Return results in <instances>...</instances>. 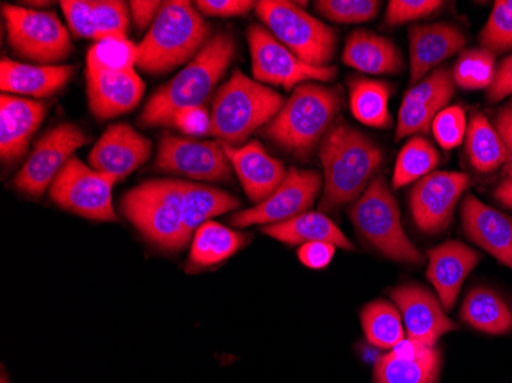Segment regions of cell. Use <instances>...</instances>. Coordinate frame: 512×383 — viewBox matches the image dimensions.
Here are the masks:
<instances>
[{
  "label": "cell",
  "instance_id": "obj_26",
  "mask_svg": "<svg viewBox=\"0 0 512 383\" xmlns=\"http://www.w3.org/2000/svg\"><path fill=\"white\" fill-rule=\"evenodd\" d=\"M74 68L68 65H25L2 57L0 89L2 94L51 97L73 77Z\"/></svg>",
  "mask_w": 512,
  "mask_h": 383
},
{
  "label": "cell",
  "instance_id": "obj_12",
  "mask_svg": "<svg viewBox=\"0 0 512 383\" xmlns=\"http://www.w3.org/2000/svg\"><path fill=\"white\" fill-rule=\"evenodd\" d=\"M86 141L85 132L73 123H62L46 132L14 178L17 189L30 197L45 194L74 152L86 145Z\"/></svg>",
  "mask_w": 512,
  "mask_h": 383
},
{
  "label": "cell",
  "instance_id": "obj_21",
  "mask_svg": "<svg viewBox=\"0 0 512 383\" xmlns=\"http://www.w3.org/2000/svg\"><path fill=\"white\" fill-rule=\"evenodd\" d=\"M223 148L243 184L244 192L255 204L267 200L286 178L284 164L270 157L260 141H249L240 148L229 145H223Z\"/></svg>",
  "mask_w": 512,
  "mask_h": 383
},
{
  "label": "cell",
  "instance_id": "obj_4",
  "mask_svg": "<svg viewBox=\"0 0 512 383\" xmlns=\"http://www.w3.org/2000/svg\"><path fill=\"white\" fill-rule=\"evenodd\" d=\"M209 42V25L186 0L165 2L142 43L137 66L149 74H165L191 62Z\"/></svg>",
  "mask_w": 512,
  "mask_h": 383
},
{
  "label": "cell",
  "instance_id": "obj_11",
  "mask_svg": "<svg viewBox=\"0 0 512 383\" xmlns=\"http://www.w3.org/2000/svg\"><path fill=\"white\" fill-rule=\"evenodd\" d=\"M247 40L252 57V74L258 82L293 89L307 80L329 82L335 79V66L318 68L307 65L261 25H252L249 28Z\"/></svg>",
  "mask_w": 512,
  "mask_h": 383
},
{
  "label": "cell",
  "instance_id": "obj_24",
  "mask_svg": "<svg viewBox=\"0 0 512 383\" xmlns=\"http://www.w3.org/2000/svg\"><path fill=\"white\" fill-rule=\"evenodd\" d=\"M428 258V279L434 285L442 307L451 310L459 298L463 282L479 264L480 255L459 241H448L430 250Z\"/></svg>",
  "mask_w": 512,
  "mask_h": 383
},
{
  "label": "cell",
  "instance_id": "obj_15",
  "mask_svg": "<svg viewBox=\"0 0 512 383\" xmlns=\"http://www.w3.org/2000/svg\"><path fill=\"white\" fill-rule=\"evenodd\" d=\"M471 180L462 172H433L417 181L410 194L416 226L425 233L447 229L454 210Z\"/></svg>",
  "mask_w": 512,
  "mask_h": 383
},
{
  "label": "cell",
  "instance_id": "obj_41",
  "mask_svg": "<svg viewBox=\"0 0 512 383\" xmlns=\"http://www.w3.org/2000/svg\"><path fill=\"white\" fill-rule=\"evenodd\" d=\"M431 129H433L434 138L442 146V149L450 151V149L457 148L467 134L465 111L460 106H448L434 118Z\"/></svg>",
  "mask_w": 512,
  "mask_h": 383
},
{
  "label": "cell",
  "instance_id": "obj_48",
  "mask_svg": "<svg viewBox=\"0 0 512 383\" xmlns=\"http://www.w3.org/2000/svg\"><path fill=\"white\" fill-rule=\"evenodd\" d=\"M512 95V54L508 59L503 60L502 65L496 71L493 85L488 88V100L491 103L500 102Z\"/></svg>",
  "mask_w": 512,
  "mask_h": 383
},
{
  "label": "cell",
  "instance_id": "obj_1",
  "mask_svg": "<svg viewBox=\"0 0 512 383\" xmlns=\"http://www.w3.org/2000/svg\"><path fill=\"white\" fill-rule=\"evenodd\" d=\"M235 56V40L229 33L209 39L203 50L180 73L157 89L143 108L140 123L145 126H172L184 108L204 106Z\"/></svg>",
  "mask_w": 512,
  "mask_h": 383
},
{
  "label": "cell",
  "instance_id": "obj_45",
  "mask_svg": "<svg viewBox=\"0 0 512 383\" xmlns=\"http://www.w3.org/2000/svg\"><path fill=\"white\" fill-rule=\"evenodd\" d=\"M195 5L204 16L235 17L249 13L256 4L250 0H198Z\"/></svg>",
  "mask_w": 512,
  "mask_h": 383
},
{
  "label": "cell",
  "instance_id": "obj_18",
  "mask_svg": "<svg viewBox=\"0 0 512 383\" xmlns=\"http://www.w3.org/2000/svg\"><path fill=\"white\" fill-rule=\"evenodd\" d=\"M391 299L402 311L408 339L434 347L445 333L456 330L439 301L421 285H401L391 292Z\"/></svg>",
  "mask_w": 512,
  "mask_h": 383
},
{
  "label": "cell",
  "instance_id": "obj_20",
  "mask_svg": "<svg viewBox=\"0 0 512 383\" xmlns=\"http://www.w3.org/2000/svg\"><path fill=\"white\" fill-rule=\"evenodd\" d=\"M45 103L2 94L0 99V157L7 164L25 157L31 137L46 117Z\"/></svg>",
  "mask_w": 512,
  "mask_h": 383
},
{
  "label": "cell",
  "instance_id": "obj_29",
  "mask_svg": "<svg viewBox=\"0 0 512 383\" xmlns=\"http://www.w3.org/2000/svg\"><path fill=\"white\" fill-rule=\"evenodd\" d=\"M247 236L223 224L207 221L195 232L189 252L188 270L209 269L234 256L246 243Z\"/></svg>",
  "mask_w": 512,
  "mask_h": 383
},
{
  "label": "cell",
  "instance_id": "obj_10",
  "mask_svg": "<svg viewBox=\"0 0 512 383\" xmlns=\"http://www.w3.org/2000/svg\"><path fill=\"white\" fill-rule=\"evenodd\" d=\"M117 180L94 171L73 157L65 164L50 187L57 206L92 221H117L112 204V187Z\"/></svg>",
  "mask_w": 512,
  "mask_h": 383
},
{
  "label": "cell",
  "instance_id": "obj_27",
  "mask_svg": "<svg viewBox=\"0 0 512 383\" xmlns=\"http://www.w3.org/2000/svg\"><path fill=\"white\" fill-rule=\"evenodd\" d=\"M342 62L365 74H396L404 68V59L390 40L362 30L348 36Z\"/></svg>",
  "mask_w": 512,
  "mask_h": 383
},
{
  "label": "cell",
  "instance_id": "obj_25",
  "mask_svg": "<svg viewBox=\"0 0 512 383\" xmlns=\"http://www.w3.org/2000/svg\"><path fill=\"white\" fill-rule=\"evenodd\" d=\"M463 45L462 31L448 23L410 28L411 83L422 82L434 66L459 53Z\"/></svg>",
  "mask_w": 512,
  "mask_h": 383
},
{
  "label": "cell",
  "instance_id": "obj_8",
  "mask_svg": "<svg viewBox=\"0 0 512 383\" xmlns=\"http://www.w3.org/2000/svg\"><path fill=\"white\" fill-rule=\"evenodd\" d=\"M358 232L393 261L421 264L422 255L405 235L398 201L384 178H375L350 209Z\"/></svg>",
  "mask_w": 512,
  "mask_h": 383
},
{
  "label": "cell",
  "instance_id": "obj_9",
  "mask_svg": "<svg viewBox=\"0 0 512 383\" xmlns=\"http://www.w3.org/2000/svg\"><path fill=\"white\" fill-rule=\"evenodd\" d=\"M8 43L17 56L39 63H56L73 53V43L54 13L5 4Z\"/></svg>",
  "mask_w": 512,
  "mask_h": 383
},
{
  "label": "cell",
  "instance_id": "obj_37",
  "mask_svg": "<svg viewBox=\"0 0 512 383\" xmlns=\"http://www.w3.org/2000/svg\"><path fill=\"white\" fill-rule=\"evenodd\" d=\"M138 46L126 37L100 40L91 46L86 68L99 71H129L137 66Z\"/></svg>",
  "mask_w": 512,
  "mask_h": 383
},
{
  "label": "cell",
  "instance_id": "obj_16",
  "mask_svg": "<svg viewBox=\"0 0 512 383\" xmlns=\"http://www.w3.org/2000/svg\"><path fill=\"white\" fill-rule=\"evenodd\" d=\"M454 79L447 68H439L405 94L399 109L396 140L430 131L434 118L453 99Z\"/></svg>",
  "mask_w": 512,
  "mask_h": 383
},
{
  "label": "cell",
  "instance_id": "obj_50",
  "mask_svg": "<svg viewBox=\"0 0 512 383\" xmlns=\"http://www.w3.org/2000/svg\"><path fill=\"white\" fill-rule=\"evenodd\" d=\"M494 197H496L500 203L512 209V178H508V180L503 181V183L497 187Z\"/></svg>",
  "mask_w": 512,
  "mask_h": 383
},
{
  "label": "cell",
  "instance_id": "obj_3",
  "mask_svg": "<svg viewBox=\"0 0 512 383\" xmlns=\"http://www.w3.org/2000/svg\"><path fill=\"white\" fill-rule=\"evenodd\" d=\"M342 100L339 86L302 83L293 89L292 97L264 128L263 134L292 154L309 155L330 131Z\"/></svg>",
  "mask_w": 512,
  "mask_h": 383
},
{
  "label": "cell",
  "instance_id": "obj_6",
  "mask_svg": "<svg viewBox=\"0 0 512 383\" xmlns=\"http://www.w3.org/2000/svg\"><path fill=\"white\" fill-rule=\"evenodd\" d=\"M278 92L234 71L217 94L211 111V134L223 145L240 148L250 135L269 125L283 108Z\"/></svg>",
  "mask_w": 512,
  "mask_h": 383
},
{
  "label": "cell",
  "instance_id": "obj_28",
  "mask_svg": "<svg viewBox=\"0 0 512 383\" xmlns=\"http://www.w3.org/2000/svg\"><path fill=\"white\" fill-rule=\"evenodd\" d=\"M263 233L289 246L322 241L344 250L353 249V244L348 241L347 236L322 212L301 213L284 223L263 227Z\"/></svg>",
  "mask_w": 512,
  "mask_h": 383
},
{
  "label": "cell",
  "instance_id": "obj_33",
  "mask_svg": "<svg viewBox=\"0 0 512 383\" xmlns=\"http://www.w3.org/2000/svg\"><path fill=\"white\" fill-rule=\"evenodd\" d=\"M467 154L474 169L490 174L506 163L502 138L483 114H474L467 129Z\"/></svg>",
  "mask_w": 512,
  "mask_h": 383
},
{
  "label": "cell",
  "instance_id": "obj_23",
  "mask_svg": "<svg viewBox=\"0 0 512 383\" xmlns=\"http://www.w3.org/2000/svg\"><path fill=\"white\" fill-rule=\"evenodd\" d=\"M439 370L434 347L407 338L376 364L375 383H436Z\"/></svg>",
  "mask_w": 512,
  "mask_h": 383
},
{
  "label": "cell",
  "instance_id": "obj_40",
  "mask_svg": "<svg viewBox=\"0 0 512 383\" xmlns=\"http://www.w3.org/2000/svg\"><path fill=\"white\" fill-rule=\"evenodd\" d=\"M315 8L332 22L364 23L378 16L381 4L375 0H319Z\"/></svg>",
  "mask_w": 512,
  "mask_h": 383
},
{
  "label": "cell",
  "instance_id": "obj_32",
  "mask_svg": "<svg viewBox=\"0 0 512 383\" xmlns=\"http://www.w3.org/2000/svg\"><path fill=\"white\" fill-rule=\"evenodd\" d=\"M350 86V109L359 122L371 128L385 129L390 126L388 112L390 86L385 82L370 79H356L348 82Z\"/></svg>",
  "mask_w": 512,
  "mask_h": 383
},
{
  "label": "cell",
  "instance_id": "obj_51",
  "mask_svg": "<svg viewBox=\"0 0 512 383\" xmlns=\"http://www.w3.org/2000/svg\"><path fill=\"white\" fill-rule=\"evenodd\" d=\"M0 383H8L7 376H5V374H2V382Z\"/></svg>",
  "mask_w": 512,
  "mask_h": 383
},
{
  "label": "cell",
  "instance_id": "obj_35",
  "mask_svg": "<svg viewBox=\"0 0 512 383\" xmlns=\"http://www.w3.org/2000/svg\"><path fill=\"white\" fill-rule=\"evenodd\" d=\"M437 163H439V155L430 141L422 137L411 138L396 160L393 174L394 189H401L413 181L427 177Z\"/></svg>",
  "mask_w": 512,
  "mask_h": 383
},
{
  "label": "cell",
  "instance_id": "obj_14",
  "mask_svg": "<svg viewBox=\"0 0 512 383\" xmlns=\"http://www.w3.org/2000/svg\"><path fill=\"white\" fill-rule=\"evenodd\" d=\"M155 167L161 172L203 181H226L232 175V163L220 141L192 138H163Z\"/></svg>",
  "mask_w": 512,
  "mask_h": 383
},
{
  "label": "cell",
  "instance_id": "obj_13",
  "mask_svg": "<svg viewBox=\"0 0 512 383\" xmlns=\"http://www.w3.org/2000/svg\"><path fill=\"white\" fill-rule=\"evenodd\" d=\"M322 189V177L316 171L290 167L283 183L263 203L235 213L230 224L235 227L272 226L306 213Z\"/></svg>",
  "mask_w": 512,
  "mask_h": 383
},
{
  "label": "cell",
  "instance_id": "obj_17",
  "mask_svg": "<svg viewBox=\"0 0 512 383\" xmlns=\"http://www.w3.org/2000/svg\"><path fill=\"white\" fill-rule=\"evenodd\" d=\"M151 151L152 145L148 138L131 126L120 123L109 126L103 132L89 154V166L119 181L142 166Z\"/></svg>",
  "mask_w": 512,
  "mask_h": 383
},
{
  "label": "cell",
  "instance_id": "obj_19",
  "mask_svg": "<svg viewBox=\"0 0 512 383\" xmlns=\"http://www.w3.org/2000/svg\"><path fill=\"white\" fill-rule=\"evenodd\" d=\"M89 109L100 120L117 117L132 111L142 100L145 83L129 71H99L86 68Z\"/></svg>",
  "mask_w": 512,
  "mask_h": 383
},
{
  "label": "cell",
  "instance_id": "obj_30",
  "mask_svg": "<svg viewBox=\"0 0 512 383\" xmlns=\"http://www.w3.org/2000/svg\"><path fill=\"white\" fill-rule=\"evenodd\" d=\"M460 318L482 333L506 334L512 330V310L493 290L477 287L468 293Z\"/></svg>",
  "mask_w": 512,
  "mask_h": 383
},
{
  "label": "cell",
  "instance_id": "obj_44",
  "mask_svg": "<svg viewBox=\"0 0 512 383\" xmlns=\"http://www.w3.org/2000/svg\"><path fill=\"white\" fill-rule=\"evenodd\" d=\"M172 126L180 129L184 134L195 135V137L211 134V112L207 111L206 106L181 109L175 115Z\"/></svg>",
  "mask_w": 512,
  "mask_h": 383
},
{
  "label": "cell",
  "instance_id": "obj_22",
  "mask_svg": "<svg viewBox=\"0 0 512 383\" xmlns=\"http://www.w3.org/2000/svg\"><path fill=\"white\" fill-rule=\"evenodd\" d=\"M463 232L512 270V218L470 195L462 206Z\"/></svg>",
  "mask_w": 512,
  "mask_h": 383
},
{
  "label": "cell",
  "instance_id": "obj_31",
  "mask_svg": "<svg viewBox=\"0 0 512 383\" xmlns=\"http://www.w3.org/2000/svg\"><path fill=\"white\" fill-rule=\"evenodd\" d=\"M238 207H240V200L224 190L203 186V184L186 183L184 226L191 238L204 223L211 221V218L232 212Z\"/></svg>",
  "mask_w": 512,
  "mask_h": 383
},
{
  "label": "cell",
  "instance_id": "obj_2",
  "mask_svg": "<svg viewBox=\"0 0 512 383\" xmlns=\"http://www.w3.org/2000/svg\"><path fill=\"white\" fill-rule=\"evenodd\" d=\"M319 157L325 178L322 212L358 200L382 163L381 149L361 131L345 123L333 126L325 134Z\"/></svg>",
  "mask_w": 512,
  "mask_h": 383
},
{
  "label": "cell",
  "instance_id": "obj_42",
  "mask_svg": "<svg viewBox=\"0 0 512 383\" xmlns=\"http://www.w3.org/2000/svg\"><path fill=\"white\" fill-rule=\"evenodd\" d=\"M444 2L437 0H391L387 8L388 25H402L436 13Z\"/></svg>",
  "mask_w": 512,
  "mask_h": 383
},
{
  "label": "cell",
  "instance_id": "obj_7",
  "mask_svg": "<svg viewBox=\"0 0 512 383\" xmlns=\"http://www.w3.org/2000/svg\"><path fill=\"white\" fill-rule=\"evenodd\" d=\"M256 14L267 30L307 65L325 68L336 53V34L293 2L261 0Z\"/></svg>",
  "mask_w": 512,
  "mask_h": 383
},
{
  "label": "cell",
  "instance_id": "obj_5",
  "mask_svg": "<svg viewBox=\"0 0 512 383\" xmlns=\"http://www.w3.org/2000/svg\"><path fill=\"white\" fill-rule=\"evenodd\" d=\"M186 181L151 180L123 195L122 212L149 243L165 252H180L188 246L184 226Z\"/></svg>",
  "mask_w": 512,
  "mask_h": 383
},
{
  "label": "cell",
  "instance_id": "obj_49",
  "mask_svg": "<svg viewBox=\"0 0 512 383\" xmlns=\"http://www.w3.org/2000/svg\"><path fill=\"white\" fill-rule=\"evenodd\" d=\"M497 132L502 138L506 151L505 172L512 178V105H506L497 115Z\"/></svg>",
  "mask_w": 512,
  "mask_h": 383
},
{
  "label": "cell",
  "instance_id": "obj_38",
  "mask_svg": "<svg viewBox=\"0 0 512 383\" xmlns=\"http://www.w3.org/2000/svg\"><path fill=\"white\" fill-rule=\"evenodd\" d=\"M483 50L505 53L512 50V0H499L494 4L490 19L480 34Z\"/></svg>",
  "mask_w": 512,
  "mask_h": 383
},
{
  "label": "cell",
  "instance_id": "obj_39",
  "mask_svg": "<svg viewBox=\"0 0 512 383\" xmlns=\"http://www.w3.org/2000/svg\"><path fill=\"white\" fill-rule=\"evenodd\" d=\"M92 16L96 23L97 42L126 37L129 28V13L125 2L120 0H91Z\"/></svg>",
  "mask_w": 512,
  "mask_h": 383
},
{
  "label": "cell",
  "instance_id": "obj_46",
  "mask_svg": "<svg viewBox=\"0 0 512 383\" xmlns=\"http://www.w3.org/2000/svg\"><path fill=\"white\" fill-rule=\"evenodd\" d=\"M335 253L336 246L333 244L315 241V243L302 244L298 249V258L309 269L321 270L329 266Z\"/></svg>",
  "mask_w": 512,
  "mask_h": 383
},
{
  "label": "cell",
  "instance_id": "obj_36",
  "mask_svg": "<svg viewBox=\"0 0 512 383\" xmlns=\"http://www.w3.org/2000/svg\"><path fill=\"white\" fill-rule=\"evenodd\" d=\"M496 77V59L491 51L468 50L459 57L453 69L454 83L467 91L490 88Z\"/></svg>",
  "mask_w": 512,
  "mask_h": 383
},
{
  "label": "cell",
  "instance_id": "obj_47",
  "mask_svg": "<svg viewBox=\"0 0 512 383\" xmlns=\"http://www.w3.org/2000/svg\"><path fill=\"white\" fill-rule=\"evenodd\" d=\"M161 8H163V2H157V0H134L129 4V10H131L132 23L138 31L146 30L151 28L152 23L157 19L160 14Z\"/></svg>",
  "mask_w": 512,
  "mask_h": 383
},
{
  "label": "cell",
  "instance_id": "obj_34",
  "mask_svg": "<svg viewBox=\"0 0 512 383\" xmlns=\"http://www.w3.org/2000/svg\"><path fill=\"white\" fill-rule=\"evenodd\" d=\"M361 321L368 342L375 347L393 350L405 339L401 313L390 302H371L362 310Z\"/></svg>",
  "mask_w": 512,
  "mask_h": 383
},
{
  "label": "cell",
  "instance_id": "obj_43",
  "mask_svg": "<svg viewBox=\"0 0 512 383\" xmlns=\"http://www.w3.org/2000/svg\"><path fill=\"white\" fill-rule=\"evenodd\" d=\"M60 7L68 20L69 28L76 36L97 42L96 23L89 0H63Z\"/></svg>",
  "mask_w": 512,
  "mask_h": 383
}]
</instances>
